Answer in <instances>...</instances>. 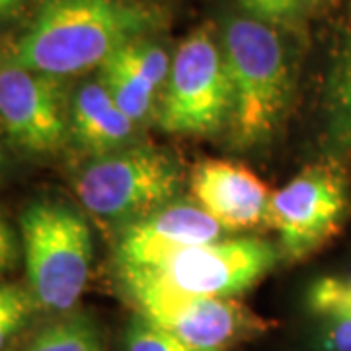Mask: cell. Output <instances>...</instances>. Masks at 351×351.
<instances>
[{"label": "cell", "instance_id": "obj_1", "mask_svg": "<svg viewBox=\"0 0 351 351\" xmlns=\"http://www.w3.org/2000/svg\"><path fill=\"white\" fill-rule=\"evenodd\" d=\"M158 24V10L131 0H41L10 61L53 78L82 75Z\"/></svg>", "mask_w": 351, "mask_h": 351}, {"label": "cell", "instance_id": "obj_2", "mask_svg": "<svg viewBox=\"0 0 351 351\" xmlns=\"http://www.w3.org/2000/svg\"><path fill=\"white\" fill-rule=\"evenodd\" d=\"M223 57L230 82V145L248 151L276 135L291 98L285 47L258 18H232L223 34Z\"/></svg>", "mask_w": 351, "mask_h": 351}, {"label": "cell", "instance_id": "obj_3", "mask_svg": "<svg viewBox=\"0 0 351 351\" xmlns=\"http://www.w3.org/2000/svg\"><path fill=\"white\" fill-rule=\"evenodd\" d=\"M277 258L276 246L265 240H217L178 252L152 267L117 269V279L125 295L149 291L232 299L269 274Z\"/></svg>", "mask_w": 351, "mask_h": 351}, {"label": "cell", "instance_id": "obj_4", "mask_svg": "<svg viewBox=\"0 0 351 351\" xmlns=\"http://www.w3.org/2000/svg\"><path fill=\"white\" fill-rule=\"evenodd\" d=\"M29 293L38 306L71 311L86 287L92 234L86 221L69 205L32 203L20 219Z\"/></svg>", "mask_w": 351, "mask_h": 351}, {"label": "cell", "instance_id": "obj_5", "mask_svg": "<svg viewBox=\"0 0 351 351\" xmlns=\"http://www.w3.org/2000/svg\"><path fill=\"white\" fill-rule=\"evenodd\" d=\"M182 170L170 154L147 147L123 149L90 162L76 178V195L94 217L129 226L172 203Z\"/></svg>", "mask_w": 351, "mask_h": 351}, {"label": "cell", "instance_id": "obj_6", "mask_svg": "<svg viewBox=\"0 0 351 351\" xmlns=\"http://www.w3.org/2000/svg\"><path fill=\"white\" fill-rule=\"evenodd\" d=\"M230 82L223 49L203 25L180 43L164 88L160 129L172 135L209 137L228 127Z\"/></svg>", "mask_w": 351, "mask_h": 351}, {"label": "cell", "instance_id": "obj_7", "mask_svg": "<svg viewBox=\"0 0 351 351\" xmlns=\"http://www.w3.org/2000/svg\"><path fill=\"white\" fill-rule=\"evenodd\" d=\"M350 211L346 172L334 160L308 164L271 195L265 225L287 260H304L334 239Z\"/></svg>", "mask_w": 351, "mask_h": 351}, {"label": "cell", "instance_id": "obj_8", "mask_svg": "<svg viewBox=\"0 0 351 351\" xmlns=\"http://www.w3.org/2000/svg\"><path fill=\"white\" fill-rule=\"evenodd\" d=\"M141 318L193 348L226 351L267 330V322L237 299L178 297L164 293H129Z\"/></svg>", "mask_w": 351, "mask_h": 351}, {"label": "cell", "instance_id": "obj_9", "mask_svg": "<svg viewBox=\"0 0 351 351\" xmlns=\"http://www.w3.org/2000/svg\"><path fill=\"white\" fill-rule=\"evenodd\" d=\"M59 80L10 59L0 64V129L16 147L55 152L64 145L69 121Z\"/></svg>", "mask_w": 351, "mask_h": 351}, {"label": "cell", "instance_id": "obj_10", "mask_svg": "<svg viewBox=\"0 0 351 351\" xmlns=\"http://www.w3.org/2000/svg\"><path fill=\"white\" fill-rule=\"evenodd\" d=\"M223 226L197 203L172 201L158 211L123 226L115 246V269L158 265L178 252L217 242Z\"/></svg>", "mask_w": 351, "mask_h": 351}, {"label": "cell", "instance_id": "obj_11", "mask_svg": "<svg viewBox=\"0 0 351 351\" xmlns=\"http://www.w3.org/2000/svg\"><path fill=\"white\" fill-rule=\"evenodd\" d=\"M193 199L226 230H250L265 223L271 189L250 168L205 160L191 174Z\"/></svg>", "mask_w": 351, "mask_h": 351}, {"label": "cell", "instance_id": "obj_12", "mask_svg": "<svg viewBox=\"0 0 351 351\" xmlns=\"http://www.w3.org/2000/svg\"><path fill=\"white\" fill-rule=\"evenodd\" d=\"M172 61L149 39H137L115 51L100 66V84L115 106L137 125L149 117L156 90L166 84Z\"/></svg>", "mask_w": 351, "mask_h": 351}, {"label": "cell", "instance_id": "obj_13", "mask_svg": "<svg viewBox=\"0 0 351 351\" xmlns=\"http://www.w3.org/2000/svg\"><path fill=\"white\" fill-rule=\"evenodd\" d=\"M69 131L78 147L101 158L125 149L135 123L115 106L98 80L78 88L71 104Z\"/></svg>", "mask_w": 351, "mask_h": 351}, {"label": "cell", "instance_id": "obj_14", "mask_svg": "<svg viewBox=\"0 0 351 351\" xmlns=\"http://www.w3.org/2000/svg\"><path fill=\"white\" fill-rule=\"evenodd\" d=\"M326 117L330 147L351 152V32L328 78Z\"/></svg>", "mask_w": 351, "mask_h": 351}, {"label": "cell", "instance_id": "obj_15", "mask_svg": "<svg viewBox=\"0 0 351 351\" xmlns=\"http://www.w3.org/2000/svg\"><path fill=\"white\" fill-rule=\"evenodd\" d=\"M25 351H106L94 324L73 316L53 322L39 332Z\"/></svg>", "mask_w": 351, "mask_h": 351}, {"label": "cell", "instance_id": "obj_16", "mask_svg": "<svg viewBox=\"0 0 351 351\" xmlns=\"http://www.w3.org/2000/svg\"><path fill=\"white\" fill-rule=\"evenodd\" d=\"M308 306L320 318L328 314L351 313V271L314 281L308 291Z\"/></svg>", "mask_w": 351, "mask_h": 351}, {"label": "cell", "instance_id": "obj_17", "mask_svg": "<svg viewBox=\"0 0 351 351\" xmlns=\"http://www.w3.org/2000/svg\"><path fill=\"white\" fill-rule=\"evenodd\" d=\"M36 306L38 302L29 289L0 285V350L24 326Z\"/></svg>", "mask_w": 351, "mask_h": 351}, {"label": "cell", "instance_id": "obj_18", "mask_svg": "<svg viewBox=\"0 0 351 351\" xmlns=\"http://www.w3.org/2000/svg\"><path fill=\"white\" fill-rule=\"evenodd\" d=\"M125 348L127 351H205L189 346L145 318H138L129 326Z\"/></svg>", "mask_w": 351, "mask_h": 351}, {"label": "cell", "instance_id": "obj_19", "mask_svg": "<svg viewBox=\"0 0 351 351\" xmlns=\"http://www.w3.org/2000/svg\"><path fill=\"white\" fill-rule=\"evenodd\" d=\"M324 326L320 346L324 351H351V313H336L322 316Z\"/></svg>", "mask_w": 351, "mask_h": 351}, {"label": "cell", "instance_id": "obj_20", "mask_svg": "<svg viewBox=\"0 0 351 351\" xmlns=\"http://www.w3.org/2000/svg\"><path fill=\"white\" fill-rule=\"evenodd\" d=\"M242 4L258 20H267L269 24H287L297 18L302 0H242Z\"/></svg>", "mask_w": 351, "mask_h": 351}, {"label": "cell", "instance_id": "obj_21", "mask_svg": "<svg viewBox=\"0 0 351 351\" xmlns=\"http://www.w3.org/2000/svg\"><path fill=\"white\" fill-rule=\"evenodd\" d=\"M16 260V239L12 228L0 217V274L10 269Z\"/></svg>", "mask_w": 351, "mask_h": 351}, {"label": "cell", "instance_id": "obj_22", "mask_svg": "<svg viewBox=\"0 0 351 351\" xmlns=\"http://www.w3.org/2000/svg\"><path fill=\"white\" fill-rule=\"evenodd\" d=\"M22 4H24V0H0V22L10 18Z\"/></svg>", "mask_w": 351, "mask_h": 351}, {"label": "cell", "instance_id": "obj_23", "mask_svg": "<svg viewBox=\"0 0 351 351\" xmlns=\"http://www.w3.org/2000/svg\"><path fill=\"white\" fill-rule=\"evenodd\" d=\"M2 168H4V152L0 149V174H2Z\"/></svg>", "mask_w": 351, "mask_h": 351}]
</instances>
